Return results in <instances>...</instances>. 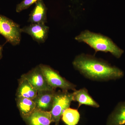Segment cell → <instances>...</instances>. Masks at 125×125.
<instances>
[{
  "mask_svg": "<svg viewBox=\"0 0 125 125\" xmlns=\"http://www.w3.org/2000/svg\"><path fill=\"white\" fill-rule=\"evenodd\" d=\"M22 32L30 35L38 43L45 42L48 37L49 27L45 24L31 23L21 28Z\"/></svg>",
  "mask_w": 125,
  "mask_h": 125,
  "instance_id": "cell-7",
  "label": "cell"
},
{
  "mask_svg": "<svg viewBox=\"0 0 125 125\" xmlns=\"http://www.w3.org/2000/svg\"><path fill=\"white\" fill-rule=\"evenodd\" d=\"M21 28L19 25L5 16L0 14V34L13 46L20 43Z\"/></svg>",
  "mask_w": 125,
  "mask_h": 125,
  "instance_id": "cell-4",
  "label": "cell"
},
{
  "mask_svg": "<svg viewBox=\"0 0 125 125\" xmlns=\"http://www.w3.org/2000/svg\"><path fill=\"white\" fill-rule=\"evenodd\" d=\"M72 93L73 101L79 103L78 108L84 105L94 108H98L100 105L90 95L88 90L83 88L78 90H75Z\"/></svg>",
  "mask_w": 125,
  "mask_h": 125,
  "instance_id": "cell-11",
  "label": "cell"
},
{
  "mask_svg": "<svg viewBox=\"0 0 125 125\" xmlns=\"http://www.w3.org/2000/svg\"><path fill=\"white\" fill-rule=\"evenodd\" d=\"M2 51H3V46L0 45V60L2 58Z\"/></svg>",
  "mask_w": 125,
  "mask_h": 125,
  "instance_id": "cell-17",
  "label": "cell"
},
{
  "mask_svg": "<svg viewBox=\"0 0 125 125\" xmlns=\"http://www.w3.org/2000/svg\"><path fill=\"white\" fill-rule=\"evenodd\" d=\"M55 89L38 91L36 97L33 99L36 108L46 111H50L52 107Z\"/></svg>",
  "mask_w": 125,
  "mask_h": 125,
  "instance_id": "cell-8",
  "label": "cell"
},
{
  "mask_svg": "<svg viewBox=\"0 0 125 125\" xmlns=\"http://www.w3.org/2000/svg\"><path fill=\"white\" fill-rule=\"evenodd\" d=\"M72 65L81 74L92 80H115L125 75L124 71L119 67L90 54L81 53L76 56Z\"/></svg>",
  "mask_w": 125,
  "mask_h": 125,
  "instance_id": "cell-1",
  "label": "cell"
},
{
  "mask_svg": "<svg viewBox=\"0 0 125 125\" xmlns=\"http://www.w3.org/2000/svg\"><path fill=\"white\" fill-rule=\"evenodd\" d=\"M35 4L30 14L28 22L31 23H46L47 9L43 0H38Z\"/></svg>",
  "mask_w": 125,
  "mask_h": 125,
  "instance_id": "cell-9",
  "label": "cell"
},
{
  "mask_svg": "<svg viewBox=\"0 0 125 125\" xmlns=\"http://www.w3.org/2000/svg\"><path fill=\"white\" fill-rule=\"evenodd\" d=\"M38 0H23L16 5V11L20 13L24 10L28 9L32 5L36 3Z\"/></svg>",
  "mask_w": 125,
  "mask_h": 125,
  "instance_id": "cell-16",
  "label": "cell"
},
{
  "mask_svg": "<svg viewBox=\"0 0 125 125\" xmlns=\"http://www.w3.org/2000/svg\"><path fill=\"white\" fill-rule=\"evenodd\" d=\"M16 102L17 106L23 119L32 114L36 108V104L32 99L22 97H16Z\"/></svg>",
  "mask_w": 125,
  "mask_h": 125,
  "instance_id": "cell-14",
  "label": "cell"
},
{
  "mask_svg": "<svg viewBox=\"0 0 125 125\" xmlns=\"http://www.w3.org/2000/svg\"><path fill=\"white\" fill-rule=\"evenodd\" d=\"M107 125H125V101L117 104L109 116Z\"/></svg>",
  "mask_w": 125,
  "mask_h": 125,
  "instance_id": "cell-13",
  "label": "cell"
},
{
  "mask_svg": "<svg viewBox=\"0 0 125 125\" xmlns=\"http://www.w3.org/2000/svg\"><path fill=\"white\" fill-rule=\"evenodd\" d=\"M62 120L67 125H76L80 119V114L78 109L67 108L63 113Z\"/></svg>",
  "mask_w": 125,
  "mask_h": 125,
  "instance_id": "cell-15",
  "label": "cell"
},
{
  "mask_svg": "<svg viewBox=\"0 0 125 125\" xmlns=\"http://www.w3.org/2000/svg\"><path fill=\"white\" fill-rule=\"evenodd\" d=\"M75 39L78 42L87 44L96 53L98 52H109L117 59L120 58L125 52L109 37L88 30L81 31Z\"/></svg>",
  "mask_w": 125,
  "mask_h": 125,
  "instance_id": "cell-2",
  "label": "cell"
},
{
  "mask_svg": "<svg viewBox=\"0 0 125 125\" xmlns=\"http://www.w3.org/2000/svg\"><path fill=\"white\" fill-rule=\"evenodd\" d=\"M39 65L48 84L54 89L59 88L62 90L73 91L76 90V85L62 77L58 72L49 66L43 64Z\"/></svg>",
  "mask_w": 125,
  "mask_h": 125,
  "instance_id": "cell-5",
  "label": "cell"
},
{
  "mask_svg": "<svg viewBox=\"0 0 125 125\" xmlns=\"http://www.w3.org/2000/svg\"><path fill=\"white\" fill-rule=\"evenodd\" d=\"M38 91L55 89L48 84L39 65L22 75Z\"/></svg>",
  "mask_w": 125,
  "mask_h": 125,
  "instance_id": "cell-6",
  "label": "cell"
},
{
  "mask_svg": "<svg viewBox=\"0 0 125 125\" xmlns=\"http://www.w3.org/2000/svg\"><path fill=\"white\" fill-rule=\"evenodd\" d=\"M73 101L72 93L68 90H62L56 92L52 108L50 111L52 122L56 125H59L61 117L64 112L70 107Z\"/></svg>",
  "mask_w": 125,
  "mask_h": 125,
  "instance_id": "cell-3",
  "label": "cell"
},
{
  "mask_svg": "<svg viewBox=\"0 0 125 125\" xmlns=\"http://www.w3.org/2000/svg\"><path fill=\"white\" fill-rule=\"evenodd\" d=\"M38 92V91L22 75L19 81L16 97H22L33 100L37 96Z\"/></svg>",
  "mask_w": 125,
  "mask_h": 125,
  "instance_id": "cell-12",
  "label": "cell"
},
{
  "mask_svg": "<svg viewBox=\"0 0 125 125\" xmlns=\"http://www.w3.org/2000/svg\"><path fill=\"white\" fill-rule=\"evenodd\" d=\"M24 119L28 125H51L52 122L50 111H42L37 108Z\"/></svg>",
  "mask_w": 125,
  "mask_h": 125,
  "instance_id": "cell-10",
  "label": "cell"
}]
</instances>
